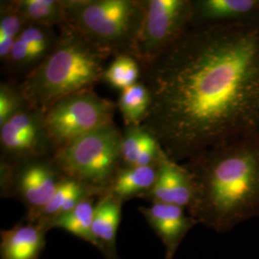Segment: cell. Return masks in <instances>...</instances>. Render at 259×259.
<instances>
[{
	"label": "cell",
	"mask_w": 259,
	"mask_h": 259,
	"mask_svg": "<svg viewBox=\"0 0 259 259\" xmlns=\"http://www.w3.org/2000/svg\"><path fill=\"white\" fill-rule=\"evenodd\" d=\"M141 127L180 163L259 132V23L191 26L144 68Z\"/></svg>",
	"instance_id": "obj_1"
},
{
	"label": "cell",
	"mask_w": 259,
	"mask_h": 259,
	"mask_svg": "<svg viewBox=\"0 0 259 259\" xmlns=\"http://www.w3.org/2000/svg\"><path fill=\"white\" fill-rule=\"evenodd\" d=\"M192 182L187 211L197 224L230 232L259 216V132L209 149L183 164Z\"/></svg>",
	"instance_id": "obj_2"
},
{
	"label": "cell",
	"mask_w": 259,
	"mask_h": 259,
	"mask_svg": "<svg viewBox=\"0 0 259 259\" xmlns=\"http://www.w3.org/2000/svg\"><path fill=\"white\" fill-rule=\"evenodd\" d=\"M109 57L64 23L59 26L52 51L18 83V88L31 108L44 111L65 96L92 90L103 82Z\"/></svg>",
	"instance_id": "obj_3"
},
{
	"label": "cell",
	"mask_w": 259,
	"mask_h": 259,
	"mask_svg": "<svg viewBox=\"0 0 259 259\" xmlns=\"http://www.w3.org/2000/svg\"><path fill=\"white\" fill-rule=\"evenodd\" d=\"M145 13L146 0H65V23L104 52L136 59Z\"/></svg>",
	"instance_id": "obj_4"
},
{
	"label": "cell",
	"mask_w": 259,
	"mask_h": 259,
	"mask_svg": "<svg viewBox=\"0 0 259 259\" xmlns=\"http://www.w3.org/2000/svg\"><path fill=\"white\" fill-rule=\"evenodd\" d=\"M122 139L123 132L112 122L60 149L52 157L64 177L102 196L124 167Z\"/></svg>",
	"instance_id": "obj_5"
},
{
	"label": "cell",
	"mask_w": 259,
	"mask_h": 259,
	"mask_svg": "<svg viewBox=\"0 0 259 259\" xmlns=\"http://www.w3.org/2000/svg\"><path fill=\"white\" fill-rule=\"evenodd\" d=\"M116 106L92 90L70 94L42 111L52 153L113 122Z\"/></svg>",
	"instance_id": "obj_6"
},
{
	"label": "cell",
	"mask_w": 259,
	"mask_h": 259,
	"mask_svg": "<svg viewBox=\"0 0 259 259\" xmlns=\"http://www.w3.org/2000/svg\"><path fill=\"white\" fill-rule=\"evenodd\" d=\"M191 22L192 0H146L136 57L140 69L183 37Z\"/></svg>",
	"instance_id": "obj_7"
},
{
	"label": "cell",
	"mask_w": 259,
	"mask_h": 259,
	"mask_svg": "<svg viewBox=\"0 0 259 259\" xmlns=\"http://www.w3.org/2000/svg\"><path fill=\"white\" fill-rule=\"evenodd\" d=\"M1 164L14 165L35 157L53 156L42 111L25 105L0 126Z\"/></svg>",
	"instance_id": "obj_8"
},
{
	"label": "cell",
	"mask_w": 259,
	"mask_h": 259,
	"mask_svg": "<svg viewBox=\"0 0 259 259\" xmlns=\"http://www.w3.org/2000/svg\"><path fill=\"white\" fill-rule=\"evenodd\" d=\"M2 183L27 205L29 216L50 201L63 179L52 156L35 157L14 165L1 164Z\"/></svg>",
	"instance_id": "obj_9"
},
{
	"label": "cell",
	"mask_w": 259,
	"mask_h": 259,
	"mask_svg": "<svg viewBox=\"0 0 259 259\" xmlns=\"http://www.w3.org/2000/svg\"><path fill=\"white\" fill-rule=\"evenodd\" d=\"M185 208L176 204L153 203L148 207H139L151 228L165 248V257L172 259L185 235L197 225Z\"/></svg>",
	"instance_id": "obj_10"
},
{
	"label": "cell",
	"mask_w": 259,
	"mask_h": 259,
	"mask_svg": "<svg viewBox=\"0 0 259 259\" xmlns=\"http://www.w3.org/2000/svg\"><path fill=\"white\" fill-rule=\"evenodd\" d=\"M259 23V0H192L191 26Z\"/></svg>",
	"instance_id": "obj_11"
},
{
	"label": "cell",
	"mask_w": 259,
	"mask_h": 259,
	"mask_svg": "<svg viewBox=\"0 0 259 259\" xmlns=\"http://www.w3.org/2000/svg\"><path fill=\"white\" fill-rule=\"evenodd\" d=\"M153 203L176 204L187 210L192 200V182L183 164L171 160L159 150L157 180L150 190Z\"/></svg>",
	"instance_id": "obj_12"
},
{
	"label": "cell",
	"mask_w": 259,
	"mask_h": 259,
	"mask_svg": "<svg viewBox=\"0 0 259 259\" xmlns=\"http://www.w3.org/2000/svg\"><path fill=\"white\" fill-rule=\"evenodd\" d=\"M47 228L38 223L18 225L1 232V259H37L44 250Z\"/></svg>",
	"instance_id": "obj_13"
},
{
	"label": "cell",
	"mask_w": 259,
	"mask_h": 259,
	"mask_svg": "<svg viewBox=\"0 0 259 259\" xmlns=\"http://www.w3.org/2000/svg\"><path fill=\"white\" fill-rule=\"evenodd\" d=\"M122 203L118 198L106 193L94 208L92 232L95 246L110 259H117L115 239L120 224Z\"/></svg>",
	"instance_id": "obj_14"
},
{
	"label": "cell",
	"mask_w": 259,
	"mask_h": 259,
	"mask_svg": "<svg viewBox=\"0 0 259 259\" xmlns=\"http://www.w3.org/2000/svg\"><path fill=\"white\" fill-rule=\"evenodd\" d=\"M157 171L158 160L148 166L123 167L107 193L122 202L137 196H147L156 183Z\"/></svg>",
	"instance_id": "obj_15"
},
{
	"label": "cell",
	"mask_w": 259,
	"mask_h": 259,
	"mask_svg": "<svg viewBox=\"0 0 259 259\" xmlns=\"http://www.w3.org/2000/svg\"><path fill=\"white\" fill-rule=\"evenodd\" d=\"M28 23L47 27L65 22V0H13Z\"/></svg>",
	"instance_id": "obj_16"
},
{
	"label": "cell",
	"mask_w": 259,
	"mask_h": 259,
	"mask_svg": "<svg viewBox=\"0 0 259 259\" xmlns=\"http://www.w3.org/2000/svg\"><path fill=\"white\" fill-rule=\"evenodd\" d=\"M94 208L93 197L84 198L74 209L57 217L48 225L47 229L57 228L65 230L95 246L92 232Z\"/></svg>",
	"instance_id": "obj_17"
},
{
	"label": "cell",
	"mask_w": 259,
	"mask_h": 259,
	"mask_svg": "<svg viewBox=\"0 0 259 259\" xmlns=\"http://www.w3.org/2000/svg\"><path fill=\"white\" fill-rule=\"evenodd\" d=\"M151 104L148 89L141 82L120 92L118 109L120 111L125 126L141 125Z\"/></svg>",
	"instance_id": "obj_18"
},
{
	"label": "cell",
	"mask_w": 259,
	"mask_h": 259,
	"mask_svg": "<svg viewBox=\"0 0 259 259\" xmlns=\"http://www.w3.org/2000/svg\"><path fill=\"white\" fill-rule=\"evenodd\" d=\"M27 19L14 1H1L0 5V59L6 60L15 41L27 25Z\"/></svg>",
	"instance_id": "obj_19"
},
{
	"label": "cell",
	"mask_w": 259,
	"mask_h": 259,
	"mask_svg": "<svg viewBox=\"0 0 259 259\" xmlns=\"http://www.w3.org/2000/svg\"><path fill=\"white\" fill-rule=\"evenodd\" d=\"M140 65L134 57L116 56L111 65L106 68L103 75V82L122 92L138 83L140 79Z\"/></svg>",
	"instance_id": "obj_20"
},
{
	"label": "cell",
	"mask_w": 259,
	"mask_h": 259,
	"mask_svg": "<svg viewBox=\"0 0 259 259\" xmlns=\"http://www.w3.org/2000/svg\"><path fill=\"white\" fill-rule=\"evenodd\" d=\"M122 139V159L124 167H134L142 145L144 129L141 125L125 126Z\"/></svg>",
	"instance_id": "obj_21"
},
{
	"label": "cell",
	"mask_w": 259,
	"mask_h": 259,
	"mask_svg": "<svg viewBox=\"0 0 259 259\" xmlns=\"http://www.w3.org/2000/svg\"><path fill=\"white\" fill-rule=\"evenodd\" d=\"M25 105L27 103L19 92L18 84L2 82L0 84V126Z\"/></svg>",
	"instance_id": "obj_22"
}]
</instances>
